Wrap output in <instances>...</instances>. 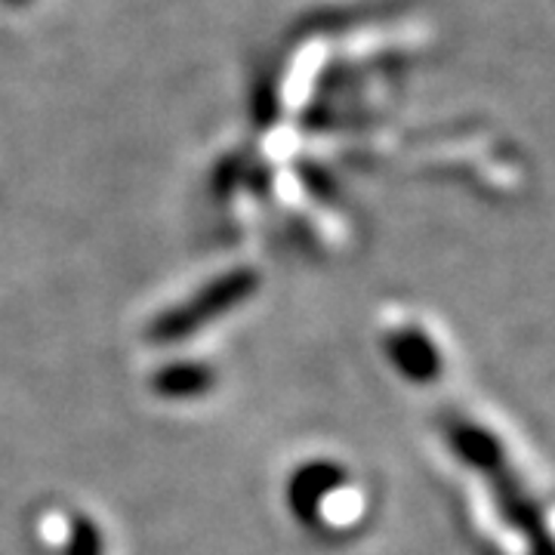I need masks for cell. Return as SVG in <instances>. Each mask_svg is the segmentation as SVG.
<instances>
[{"label": "cell", "mask_w": 555, "mask_h": 555, "mask_svg": "<svg viewBox=\"0 0 555 555\" xmlns=\"http://www.w3.org/2000/svg\"><path fill=\"white\" fill-rule=\"evenodd\" d=\"M214 379H217L214 367L201 361H173L152 377V392L160 398H173V401L198 398L214 389Z\"/></svg>", "instance_id": "4"}, {"label": "cell", "mask_w": 555, "mask_h": 555, "mask_svg": "<svg viewBox=\"0 0 555 555\" xmlns=\"http://www.w3.org/2000/svg\"><path fill=\"white\" fill-rule=\"evenodd\" d=\"M343 485H346V469L331 460H312V463L299 466L297 476L291 478V488H287L294 516L302 525H315L324 496H331Z\"/></svg>", "instance_id": "2"}, {"label": "cell", "mask_w": 555, "mask_h": 555, "mask_svg": "<svg viewBox=\"0 0 555 555\" xmlns=\"http://www.w3.org/2000/svg\"><path fill=\"white\" fill-rule=\"evenodd\" d=\"M386 352L392 358L398 371L414 383H429L441 371V356L438 346L426 337L420 327H401L386 339Z\"/></svg>", "instance_id": "3"}, {"label": "cell", "mask_w": 555, "mask_h": 555, "mask_svg": "<svg viewBox=\"0 0 555 555\" xmlns=\"http://www.w3.org/2000/svg\"><path fill=\"white\" fill-rule=\"evenodd\" d=\"M102 531L100 525L90 516H78L72 521V537H68V550L65 555H102Z\"/></svg>", "instance_id": "5"}, {"label": "cell", "mask_w": 555, "mask_h": 555, "mask_svg": "<svg viewBox=\"0 0 555 555\" xmlns=\"http://www.w3.org/2000/svg\"><path fill=\"white\" fill-rule=\"evenodd\" d=\"M259 275L254 269H232L225 275L214 278L210 284H204L195 297L173 306L170 312L158 315L149 324V339L152 343H182V339L195 337L201 327H207L210 321L229 315L232 309H238L244 299L257 294Z\"/></svg>", "instance_id": "1"}]
</instances>
